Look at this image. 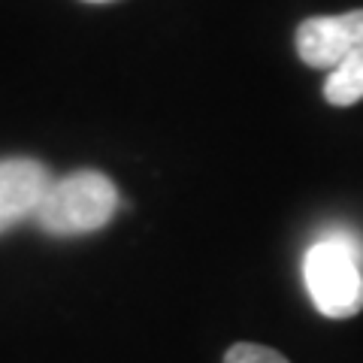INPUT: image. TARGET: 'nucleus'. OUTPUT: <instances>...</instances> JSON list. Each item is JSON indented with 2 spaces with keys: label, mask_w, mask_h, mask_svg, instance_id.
Returning a JSON list of instances; mask_svg holds the SVG:
<instances>
[{
  "label": "nucleus",
  "mask_w": 363,
  "mask_h": 363,
  "mask_svg": "<svg viewBox=\"0 0 363 363\" xmlns=\"http://www.w3.org/2000/svg\"><path fill=\"white\" fill-rule=\"evenodd\" d=\"M303 279L324 318H351L363 309V242L345 230H330L309 245Z\"/></svg>",
  "instance_id": "1"
},
{
  "label": "nucleus",
  "mask_w": 363,
  "mask_h": 363,
  "mask_svg": "<svg viewBox=\"0 0 363 363\" xmlns=\"http://www.w3.org/2000/svg\"><path fill=\"white\" fill-rule=\"evenodd\" d=\"M121 206L118 188L97 169H76L64 179H52L33 221L52 236H82L106 227Z\"/></svg>",
  "instance_id": "2"
},
{
  "label": "nucleus",
  "mask_w": 363,
  "mask_h": 363,
  "mask_svg": "<svg viewBox=\"0 0 363 363\" xmlns=\"http://www.w3.org/2000/svg\"><path fill=\"white\" fill-rule=\"evenodd\" d=\"M297 55L315 70H333L363 49V9L342 16H315L297 28Z\"/></svg>",
  "instance_id": "3"
},
{
  "label": "nucleus",
  "mask_w": 363,
  "mask_h": 363,
  "mask_svg": "<svg viewBox=\"0 0 363 363\" xmlns=\"http://www.w3.org/2000/svg\"><path fill=\"white\" fill-rule=\"evenodd\" d=\"M49 185L52 173L45 164L33 157H4L0 161V233L33 218Z\"/></svg>",
  "instance_id": "4"
},
{
  "label": "nucleus",
  "mask_w": 363,
  "mask_h": 363,
  "mask_svg": "<svg viewBox=\"0 0 363 363\" xmlns=\"http://www.w3.org/2000/svg\"><path fill=\"white\" fill-rule=\"evenodd\" d=\"M324 97L333 106H351L363 100V49L327 73Z\"/></svg>",
  "instance_id": "5"
},
{
  "label": "nucleus",
  "mask_w": 363,
  "mask_h": 363,
  "mask_svg": "<svg viewBox=\"0 0 363 363\" xmlns=\"http://www.w3.org/2000/svg\"><path fill=\"white\" fill-rule=\"evenodd\" d=\"M224 363H291L288 357H281L279 351H272L267 345L257 342H236L233 348H227Z\"/></svg>",
  "instance_id": "6"
},
{
  "label": "nucleus",
  "mask_w": 363,
  "mask_h": 363,
  "mask_svg": "<svg viewBox=\"0 0 363 363\" xmlns=\"http://www.w3.org/2000/svg\"><path fill=\"white\" fill-rule=\"evenodd\" d=\"M88 4H104V0H88Z\"/></svg>",
  "instance_id": "7"
}]
</instances>
